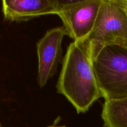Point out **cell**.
<instances>
[{"instance_id": "cell-7", "label": "cell", "mask_w": 127, "mask_h": 127, "mask_svg": "<svg viewBox=\"0 0 127 127\" xmlns=\"http://www.w3.org/2000/svg\"><path fill=\"white\" fill-rule=\"evenodd\" d=\"M101 117L104 127H127V98L105 100Z\"/></svg>"}, {"instance_id": "cell-5", "label": "cell", "mask_w": 127, "mask_h": 127, "mask_svg": "<svg viewBox=\"0 0 127 127\" xmlns=\"http://www.w3.org/2000/svg\"><path fill=\"white\" fill-rule=\"evenodd\" d=\"M63 26L48 30L37 43L38 56L37 81L43 88L57 72V67L62 55V42L66 35Z\"/></svg>"}, {"instance_id": "cell-8", "label": "cell", "mask_w": 127, "mask_h": 127, "mask_svg": "<svg viewBox=\"0 0 127 127\" xmlns=\"http://www.w3.org/2000/svg\"><path fill=\"white\" fill-rule=\"evenodd\" d=\"M48 127H66L65 126H58V125H51V126H49Z\"/></svg>"}, {"instance_id": "cell-3", "label": "cell", "mask_w": 127, "mask_h": 127, "mask_svg": "<svg viewBox=\"0 0 127 127\" xmlns=\"http://www.w3.org/2000/svg\"><path fill=\"white\" fill-rule=\"evenodd\" d=\"M93 66L105 100L127 98V48L105 47L93 61Z\"/></svg>"}, {"instance_id": "cell-1", "label": "cell", "mask_w": 127, "mask_h": 127, "mask_svg": "<svg viewBox=\"0 0 127 127\" xmlns=\"http://www.w3.org/2000/svg\"><path fill=\"white\" fill-rule=\"evenodd\" d=\"M57 89L78 114L87 112L97 100L102 97L93 62L83 42L73 41L67 47Z\"/></svg>"}, {"instance_id": "cell-9", "label": "cell", "mask_w": 127, "mask_h": 127, "mask_svg": "<svg viewBox=\"0 0 127 127\" xmlns=\"http://www.w3.org/2000/svg\"><path fill=\"white\" fill-rule=\"evenodd\" d=\"M127 1V0H126Z\"/></svg>"}, {"instance_id": "cell-4", "label": "cell", "mask_w": 127, "mask_h": 127, "mask_svg": "<svg viewBox=\"0 0 127 127\" xmlns=\"http://www.w3.org/2000/svg\"><path fill=\"white\" fill-rule=\"evenodd\" d=\"M58 15L63 23L66 34L74 42H84L91 32L102 0H58Z\"/></svg>"}, {"instance_id": "cell-6", "label": "cell", "mask_w": 127, "mask_h": 127, "mask_svg": "<svg viewBox=\"0 0 127 127\" xmlns=\"http://www.w3.org/2000/svg\"><path fill=\"white\" fill-rule=\"evenodd\" d=\"M4 19L10 22L26 21L35 17L58 14V0H3Z\"/></svg>"}, {"instance_id": "cell-2", "label": "cell", "mask_w": 127, "mask_h": 127, "mask_svg": "<svg viewBox=\"0 0 127 127\" xmlns=\"http://www.w3.org/2000/svg\"><path fill=\"white\" fill-rule=\"evenodd\" d=\"M83 43L93 62L107 46L127 48L126 0H102L94 27Z\"/></svg>"}]
</instances>
